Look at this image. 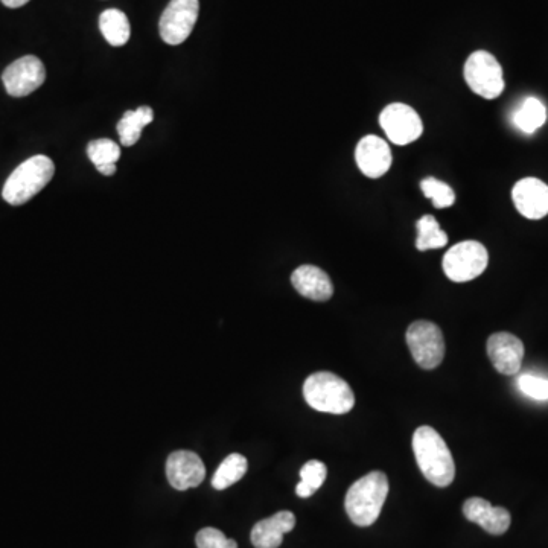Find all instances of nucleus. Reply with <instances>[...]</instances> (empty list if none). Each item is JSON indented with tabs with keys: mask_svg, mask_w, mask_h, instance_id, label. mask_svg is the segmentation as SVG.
Wrapping results in <instances>:
<instances>
[{
	"mask_svg": "<svg viewBox=\"0 0 548 548\" xmlns=\"http://www.w3.org/2000/svg\"><path fill=\"white\" fill-rule=\"evenodd\" d=\"M413 451L424 477L437 488H447L456 477V465L447 442L433 427L422 425L413 434Z\"/></svg>",
	"mask_w": 548,
	"mask_h": 548,
	"instance_id": "f257e3e1",
	"label": "nucleus"
},
{
	"mask_svg": "<svg viewBox=\"0 0 548 548\" xmlns=\"http://www.w3.org/2000/svg\"><path fill=\"white\" fill-rule=\"evenodd\" d=\"M389 495V480L381 471H372L361 477L349 488L345 507L352 523L369 527L380 518L381 510Z\"/></svg>",
	"mask_w": 548,
	"mask_h": 548,
	"instance_id": "f03ea898",
	"label": "nucleus"
},
{
	"mask_svg": "<svg viewBox=\"0 0 548 548\" xmlns=\"http://www.w3.org/2000/svg\"><path fill=\"white\" fill-rule=\"evenodd\" d=\"M303 398L314 410L329 415H346L355 405L354 390L332 372H317L308 376L303 384Z\"/></svg>",
	"mask_w": 548,
	"mask_h": 548,
	"instance_id": "7ed1b4c3",
	"label": "nucleus"
},
{
	"mask_svg": "<svg viewBox=\"0 0 548 548\" xmlns=\"http://www.w3.org/2000/svg\"><path fill=\"white\" fill-rule=\"evenodd\" d=\"M55 174V165L49 157L34 156L14 169L5 182L2 197L11 206H22L48 186Z\"/></svg>",
	"mask_w": 548,
	"mask_h": 548,
	"instance_id": "20e7f679",
	"label": "nucleus"
},
{
	"mask_svg": "<svg viewBox=\"0 0 548 548\" xmlns=\"http://www.w3.org/2000/svg\"><path fill=\"white\" fill-rule=\"evenodd\" d=\"M466 84L475 95L495 99L504 92L503 67L488 51H475L469 55L463 69Z\"/></svg>",
	"mask_w": 548,
	"mask_h": 548,
	"instance_id": "39448f33",
	"label": "nucleus"
},
{
	"mask_svg": "<svg viewBox=\"0 0 548 548\" xmlns=\"http://www.w3.org/2000/svg\"><path fill=\"white\" fill-rule=\"evenodd\" d=\"M488 264L489 253L482 243L462 241L443 256L442 267L450 281L463 284L482 276Z\"/></svg>",
	"mask_w": 548,
	"mask_h": 548,
	"instance_id": "423d86ee",
	"label": "nucleus"
},
{
	"mask_svg": "<svg viewBox=\"0 0 548 548\" xmlns=\"http://www.w3.org/2000/svg\"><path fill=\"white\" fill-rule=\"evenodd\" d=\"M408 349L411 357L425 370L436 369L445 357V338L442 329L433 322L418 320L407 329Z\"/></svg>",
	"mask_w": 548,
	"mask_h": 548,
	"instance_id": "0eeeda50",
	"label": "nucleus"
},
{
	"mask_svg": "<svg viewBox=\"0 0 548 548\" xmlns=\"http://www.w3.org/2000/svg\"><path fill=\"white\" fill-rule=\"evenodd\" d=\"M200 13L198 0H171L160 17V37L166 45L177 46L186 42L197 23Z\"/></svg>",
	"mask_w": 548,
	"mask_h": 548,
	"instance_id": "6e6552de",
	"label": "nucleus"
},
{
	"mask_svg": "<svg viewBox=\"0 0 548 548\" xmlns=\"http://www.w3.org/2000/svg\"><path fill=\"white\" fill-rule=\"evenodd\" d=\"M380 125L390 142L395 145H408L418 141L424 131L418 112L402 102H393L381 112Z\"/></svg>",
	"mask_w": 548,
	"mask_h": 548,
	"instance_id": "1a4fd4ad",
	"label": "nucleus"
},
{
	"mask_svg": "<svg viewBox=\"0 0 548 548\" xmlns=\"http://www.w3.org/2000/svg\"><path fill=\"white\" fill-rule=\"evenodd\" d=\"M46 80L45 64L34 55H26L11 63L2 74L5 90L14 98H23L36 92Z\"/></svg>",
	"mask_w": 548,
	"mask_h": 548,
	"instance_id": "9d476101",
	"label": "nucleus"
},
{
	"mask_svg": "<svg viewBox=\"0 0 548 548\" xmlns=\"http://www.w3.org/2000/svg\"><path fill=\"white\" fill-rule=\"evenodd\" d=\"M489 360L494 364L498 372L506 376L517 375L523 366L524 349L523 341L517 335L510 332H495L489 337L486 345Z\"/></svg>",
	"mask_w": 548,
	"mask_h": 548,
	"instance_id": "9b49d317",
	"label": "nucleus"
},
{
	"mask_svg": "<svg viewBox=\"0 0 548 548\" xmlns=\"http://www.w3.org/2000/svg\"><path fill=\"white\" fill-rule=\"evenodd\" d=\"M355 160L364 176L369 179H380L384 174L389 173L392 166V150L384 139L369 134L358 142L355 148Z\"/></svg>",
	"mask_w": 548,
	"mask_h": 548,
	"instance_id": "f8f14e48",
	"label": "nucleus"
},
{
	"mask_svg": "<svg viewBox=\"0 0 548 548\" xmlns=\"http://www.w3.org/2000/svg\"><path fill=\"white\" fill-rule=\"evenodd\" d=\"M166 477L169 485L177 491L197 488L206 477L203 460L192 451H176L166 462Z\"/></svg>",
	"mask_w": 548,
	"mask_h": 548,
	"instance_id": "ddd939ff",
	"label": "nucleus"
},
{
	"mask_svg": "<svg viewBox=\"0 0 548 548\" xmlns=\"http://www.w3.org/2000/svg\"><path fill=\"white\" fill-rule=\"evenodd\" d=\"M512 200L527 220H542L548 215V186L535 177L517 182L512 189Z\"/></svg>",
	"mask_w": 548,
	"mask_h": 548,
	"instance_id": "4468645a",
	"label": "nucleus"
},
{
	"mask_svg": "<svg viewBox=\"0 0 548 548\" xmlns=\"http://www.w3.org/2000/svg\"><path fill=\"white\" fill-rule=\"evenodd\" d=\"M463 513L471 523L478 524L491 535L500 536L510 527V513L504 507H495L485 498H469L463 504Z\"/></svg>",
	"mask_w": 548,
	"mask_h": 548,
	"instance_id": "2eb2a0df",
	"label": "nucleus"
},
{
	"mask_svg": "<svg viewBox=\"0 0 548 548\" xmlns=\"http://www.w3.org/2000/svg\"><path fill=\"white\" fill-rule=\"evenodd\" d=\"M291 284L300 296L314 302H326L334 294L331 278L316 265H300L291 274Z\"/></svg>",
	"mask_w": 548,
	"mask_h": 548,
	"instance_id": "dca6fc26",
	"label": "nucleus"
},
{
	"mask_svg": "<svg viewBox=\"0 0 548 548\" xmlns=\"http://www.w3.org/2000/svg\"><path fill=\"white\" fill-rule=\"evenodd\" d=\"M296 526L293 512L282 510L273 517L259 521L252 530V544L256 548H279L284 541L285 533L291 532Z\"/></svg>",
	"mask_w": 548,
	"mask_h": 548,
	"instance_id": "f3484780",
	"label": "nucleus"
},
{
	"mask_svg": "<svg viewBox=\"0 0 548 548\" xmlns=\"http://www.w3.org/2000/svg\"><path fill=\"white\" fill-rule=\"evenodd\" d=\"M154 113L150 107H139L137 110H128L118 122V134L121 144L133 147L142 136V128L153 122Z\"/></svg>",
	"mask_w": 548,
	"mask_h": 548,
	"instance_id": "a211bd4d",
	"label": "nucleus"
},
{
	"mask_svg": "<svg viewBox=\"0 0 548 548\" xmlns=\"http://www.w3.org/2000/svg\"><path fill=\"white\" fill-rule=\"evenodd\" d=\"M99 29L110 45L119 48L127 45L130 40V22L128 17L119 10H106L99 16Z\"/></svg>",
	"mask_w": 548,
	"mask_h": 548,
	"instance_id": "6ab92c4d",
	"label": "nucleus"
},
{
	"mask_svg": "<svg viewBox=\"0 0 548 548\" xmlns=\"http://www.w3.org/2000/svg\"><path fill=\"white\" fill-rule=\"evenodd\" d=\"M545 121H547V109L541 99L533 98V96L524 99L523 104L513 115L515 127L526 134L535 133L545 124Z\"/></svg>",
	"mask_w": 548,
	"mask_h": 548,
	"instance_id": "aec40b11",
	"label": "nucleus"
},
{
	"mask_svg": "<svg viewBox=\"0 0 548 548\" xmlns=\"http://www.w3.org/2000/svg\"><path fill=\"white\" fill-rule=\"evenodd\" d=\"M247 468H249V463H247V459L243 454H230V456H227L223 460L220 468L215 472L214 478H212V486L217 491H224V489L230 488V486L238 483L246 475Z\"/></svg>",
	"mask_w": 548,
	"mask_h": 548,
	"instance_id": "412c9836",
	"label": "nucleus"
},
{
	"mask_svg": "<svg viewBox=\"0 0 548 548\" xmlns=\"http://www.w3.org/2000/svg\"><path fill=\"white\" fill-rule=\"evenodd\" d=\"M418 227V239L416 249L419 252L427 250L442 249L448 244V235L440 229L439 223L433 215H424L416 224Z\"/></svg>",
	"mask_w": 548,
	"mask_h": 548,
	"instance_id": "4be33fe9",
	"label": "nucleus"
},
{
	"mask_svg": "<svg viewBox=\"0 0 548 548\" xmlns=\"http://www.w3.org/2000/svg\"><path fill=\"white\" fill-rule=\"evenodd\" d=\"M328 469L320 460H310L300 469V483L296 486V494L300 498H310L316 494L325 483Z\"/></svg>",
	"mask_w": 548,
	"mask_h": 548,
	"instance_id": "5701e85b",
	"label": "nucleus"
},
{
	"mask_svg": "<svg viewBox=\"0 0 548 548\" xmlns=\"http://www.w3.org/2000/svg\"><path fill=\"white\" fill-rule=\"evenodd\" d=\"M421 189L425 197L433 201V206L436 209L451 208L456 203L454 189L447 183L434 179V177H427V179L422 180Z\"/></svg>",
	"mask_w": 548,
	"mask_h": 548,
	"instance_id": "b1692460",
	"label": "nucleus"
},
{
	"mask_svg": "<svg viewBox=\"0 0 548 548\" xmlns=\"http://www.w3.org/2000/svg\"><path fill=\"white\" fill-rule=\"evenodd\" d=\"M87 156L95 166L116 163L121 159V147L110 139H96L87 147Z\"/></svg>",
	"mask_w": 548,
	"mask_h": 548,
	"instance_id": "393cba45",
	"label": "nucleus"
},
{
	"mask_svg": "<svg viewBox=\"0 0 548 548\" xmlns=\"http://www.w3.org/2000/svg\"><path fill=\"white\" fill-rule=\"evenodd\" d=\"M198 548H238V544L233 539L227 538L221 530L214 527H206L197 533L195 538Z\"/></svg>",
	"mask_w": 548,
	"mask_h": 548,
	"instance_id": "a878e982",
	"label": "nucleus"
},
{
	"mask_svg": "<svg viewBox=\"0 0 548 548\" xmlns=\"http://www.w3.org/2000/svg\"><path fill=\"white\" fill-rule=\"evenodd\" d=\"M521 392L536 401H547L548 399V380L541 376L523 375L518 380Z\"/></svg>",
	"mask_w": 548,
	"mask_h": 548,
	"instance_id": "bb28decb",
	"label": "nucleus"
},
{
	"mask_svg": "<svg viewBox=\"0 0 548 548\" xmlns=\"http://www.w3.org/2000/svg\"><path fill=\"white\" fill-rule=\"evenodd\" d=\"M96 169H98L102 176H113V174L116 173V163H107V165L96 166Z\"/></svg>",
	"mask_w": 548,
	"mask_h": 548,
	"instance_id": "cd10ccee",
	"label": "nucleus"
},
{
	"mask_svg": "<svg viewBox=\"0 0 548 548\" xmlns=\"http://www.w3.org/2000/svg\"><path fill=\"white\" fill-rule=\"evenodd\" d=\"M29 0H2V4L7 8H20L28 4Z\"/></svg>",
	"mask_w": 548,
	"mask_h": 548,
	"instance_id": "c85d7f7f",
	"label": "nucleus"
}]
</instances>
